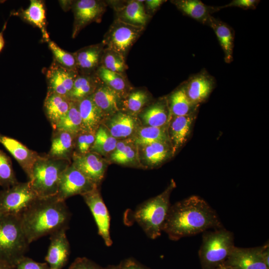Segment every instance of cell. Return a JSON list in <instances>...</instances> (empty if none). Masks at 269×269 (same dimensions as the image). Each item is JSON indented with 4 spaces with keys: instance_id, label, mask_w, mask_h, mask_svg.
<instances>
[{
    "instance_id": "d6986e66",
    "label": "cell",
    "mask_w": 269,
    "mask_h": 269,
    "mask_svg": "<svg viewBox=\"0 0 269 269\" xmlns=\"http://www.w3.org/2000/svg\"><path fill=\"white\" fill-rule=\"evenodd\" d=\"M195 118V114L170 118L167 125V133L173 156L187 141Z\"/></svg>"
},
{
    "instance_id": "ba28073f",
    "label": "cell",
    "mask_w": 269,
    "mask_h": 269,
    "mask_svg": "<svg viewBox=\"0 0 269 269\" xmlns=\"http://www.w3.org/2000/svg\"><path fill=\"white\" fill-rule=\"evenodd\" d=\"M144 27L125 22L116 18L105 35L102 43L125 59L132 45L142 34Z\"/></svg>"
},
{
    "instance_id": "74e56055",
    "label": "cell",
    "mask_w": 269,
    "mask_h": 269,
    "mask_svg": "<svg viewBox=\"0 0 269 269\" xmlns=\"http://www.w3.org/2000/svg\"><path fill=\"white\" fill-rule=\"evenodd\" d=\"M118 140L111 135L102 124L96 131L95 140L91 151L97 153L103 157L109 156L114 150Z\"/></svg>"
},
{
    "instance_id": "836d02e7",
    "label": "cell",
    "mask_w": 269,
    "mask_h": 269,
    "mask_svg": "<svg viewBox=\"0 0 269 269\" xmlns=\"http://www.w3.org/2000/svg\"><path fill=\"white\" fill-rule=\"evenodd\" d=\"M96 75L102 83L117 93L122 99L132 90L123 74L110 71L100 66Z\"/></svg>"
},
{
    "instance_id": "ffe728a7",
    "label": "cell",
    "mask_w": 269,
    "mask_h": 269,
    "mask_svg": "<svg viewBox=\"0 0 269 269\" xmlns=\"http://www.w3.org/2000/svg\"><path fill=\"white\" fill-rule=\"evenodd\" d=\"M184 87L190 101L199 106L209 97L215 87V81L213 77L203 71L190 78Z\"/></svg>"
},
{
    "instance_id": "d4e9b609",
    "label": "cell",
    "mask_w": 269,
    "mask_h": 269,
    "mask_svg": "<svg viewBox=\"0 0 269 269\" xmlns=\"http://www.w3.org/2000/svg\"><path fill=\"white\" fill-rule=\"evenodd\" d=\"M114 163L129 166L140 167L137 145L131 138L118 140L114 150L108 156Z\"/></svg>"
},
{
    "instance_id": "e575fe53",
    "label": "cell",
    "mask_w": 269,
    "mask_h": 269,
    "mask_svg": "<svg viewBox=\"0 0 269 269\" xmlns=\"http://www.w3.org/2000/svg\"><path fill=\"white\" fill-rule=\"evenodd\" d=\"M131 138L137 145L156 142L170 143L167 127H154L141 125Z\"/></svg>"
},
{
    "instance_id": "5b68a950",
    "label": "cell",
    "mask_w": 269,
    "mask_h": 269,
    "mask_svg": "<svg viewBox=\"0 0 269 269\" xmlns=\"http://www.w3.org/2000/svg\"><path fill=\"white\" fill-rule=\"evenodd\" d=\"M71 162L53 158L47 154H39L28 180L39 197L56 196L60 178Z\"/></svg>"
},
{
    "instance_id": "8d00e7d4",
    "label": "cell",
    "mask_w": 269,
    "mask_h": 269,
    "mask_svg": "<svg viewBox=\"0 0 269 269\" xmlns=\"http://www.w3.org/2000/svg\"><path fill=\"white\" fill-rule=\"evenodd\" d=\"M63 131L76 136L82 130V121L77 102H72L67 114L52 128Z\"/></svg>"
},
{
    "instance_id": "f907efd6",
    "label": "cell",
    "mask_w": 269,
    "mask_h": 269,
    "mask_svg": "<svg viewBox=\"0 0 269 269\" xmlns=\"http://www.w3.org/2000/svg\"><path fill=\"white\" fill-rule=\"evenodd\" d=\"M5 27H6V23L4 25L2 30L1 32H0V52L1 51L3 48L4 47V44H5V41H4L3 35V32L4 30L5 29Z\"/></svg>"
},
{
    "instance_id": "9a60e30c",
    "label": "cell",
    "mask_w": 269,
    "mask_h": 269,
    "mask_svg": "<svg viewBox=\"0 0 269 269\" xmlns=\"http://www.w3.org/2000/svg\"><path fill=\"white\" fill-rule=\"evenodd\" d=\"M263 246L244 248L234 247L224 264L235 269H269L262 256Z\"/></svg>"
},
{
    "instance_id": "681fc988",
    "label": "cell",
    "mask_w": 269,
    "mask_h": 269,
    "mask_svg": "<svg viewBox=\"0 0 269 269\" xmlns=\"http://www.w3.org/2000/svg\"><path fill=\"white\" fill-rule=\"evenodd\" d=\"M0 269H14V267L0 259Z\"/></svg>"
},
{
    "instance_id": "ac0fdd59",
    "label": "cell",
    "mask_w": 269,
    "mask_h": 269,
    "mask_svg": "<svg viewBox=\"0 0 269 269\" xmlns=\"http://www.w3.org/2000/svg\"><path fill=\"white\" fill-rule=\"evenodd\" d=\"M0 143L17 161L29 180L34 164L39 154L28 148L18 140L0 133Z\"/></svg>"
},
{
    "instance_id": "f1b7e54d",
    "label": "cell",
    "mask_w": 269,
    "mask_h": 269,
    "mask_svg": "<svg viewBox=\"0 0 269 269\" xmlns=\"http://www.w3.org/2000/svg\"><path fill=\"white\" fill-rule=\"evenodd\" d=\"M71 103L72 101L67 97L54 93H47L43 109L52 128L67 114Z\"/></svg>"
},
{
    "instance_id": "9c48e42d",
    "label": "cell",
    "mask_w": 269,
    "mask_h": 269,
    "mask_svg": "<svg viewBox=\"0 0 269 269\" xmlns=\"http://www.w3.org/2000/svg\"><path fill=\"white\" fill-rule=\"evenodd\" d=\"M99 187L93 183L71 163L63 173L59 183L56 197L62 201L81 196Z\"/></svg>"
},
{
    "instance_id": "1f68e13d",
    "label": "cell",
    "mask_w": 269,
    "mask_h": 269,
    "mask_svg": "<svg viewBox=\"0 0 269 269\" xmlns=\"http://www.w3.org/2000/svg\"><path fill=\"white\" fill-rule=\"evenodd\" d=\"M101 81L96 76L90 74L78 75L76 78L72 90L68 94V99L75 102L91 96Z\"/></svg>"
},
{
    "instance_id": "ab89813d",
    "label": "cell",
    "mask_w": 269,
    "mask_h": 269,
    "mask_svg": "<svg viewBox=\"0 0 269 269\" xmlns=\"http://www.w3.org/2000/svg\"><path fill=\"white\" fill-rule=\"evenodd\" d=\"M17 182L11 159L0 149V186L6 189Z\"/></svg>"
},
{
    "instance_id": "bcb514c9",
    "label": "cell",
    "mask_w": 269,
    "mask_h": 269,
    "mask_svg": "<svg viewBox=\"0 0 269 269\" xmlns=\"http://www.w3.org/2000/svg\"><path fill=\"white\" fill-rule=\"evenodd\" d=\"M121 269H147L134 259L128 258L120 263Z\"/></svg>"
},
{
    "instance_id": "e0dca14e",
    "label": "cell",
    "mask_w": 269,
    "mask_h": 269,
    "mask_svg": "<svg viewBox=\"0 0 269 269\" xmlns=\"http://www.w3.org/2000/svg\"><path fill=\"white\" fill-rule=\"evenodd\" d=\"M137 147L139 165L144 168L158 167L173 156L169 142H156Z\"/></svg>"
},
{
    "instance_id": "4fadbf2b",
    "label": "cell",
    "mask_w": 269,
    "mask_h": 269,
    "mask_svg": "<svg viewBox=\"0 0 269 269\" xmlns=\"http://www.w3.org/2000/svg\"><path fill=\"white\" fill-rule=\"evenodd\" d=\"M102 125L118 140L132 138L142 125L137 116L122 111L106 118Z\"/></svg>"
},
{
    "instance_id": "5bb4252c",
    "label": "cell",
    "mask_w": 269,
    "mask_h": 269,
    "mask_svg": "<svg viewBox=\"0 0 269 269\" xmlns=\"http://www.w3.org/2000/svg\"><path fill=\"white\" fill-rule=\"evenodd\" d=\"M78 75L77 71L65 68L54 60L46 73L47 93L67 97Z\"/></svg>"
},
{
    "instance_id": "7402d4cb",
    "label": "cell",
    "mask_w": 269,
    "mask_h": 269,
    "mask_svg": "<svg viewBox=\"0 0 269 269\" xmlns=\"http://www.w3.org/2000/svg\"><path fill=\"white\" fill-rule=\"evenodd\" d=\"M75 137L68 132L53 130L51 147L47 155L54 159L71 162Z\"/></svg>"
},
{
    "instance_id": "30bf717a",
    "label": "cell",
    "mask_w": 269,
    "mask_h": 269,
    "mask_svg": "<svg viewBox=\"0 0 269 269\" xmlns=\"http://www.w3.org/2000/svg\"><path fill=\"white\" fill-rule=\"evenodd\" d=\"M82 196L93 216L99 235L104 240L105 245L110 247L113 244L110 232V217L99 187L95 188Z\"/></svg>"
},
{
    "instance_id": "8992f818",
    "label": "cell",
    "mask_w": 269,
    "mask_h": 269,
    "mask_svg": "<svg viewBox=\"0 0 269 269\" xmlns=\"http://www.w3.org/2000/svg\"><path fill=\"white\" fill-rule=\"evenodd\" d=\"M234 247L233 233L224 227L204 232L198 251L202 269H216L224 264Z\"/></svg>"
},
{
    "instance_id": "f546056e",
    "label": "cell",
    "mask_w": 269,
    "mask_h": 269,
    "mask_svg": "<svg viewBox=\"0 0 269 269\" xmlns=\"http://www.w3.org/2000/svg\"><path fill=\"white\" fill-rule=\"evenodd\" d=\"M215 32L224 53L225 62L229 63L233 60L234 47V32L226 23L211 16L207 24Z\"/></svg>"
},
{
    "instance_id": "2e32d148",
    "label": "cell",
    "mask_w": 269,
    "mask_h": 269,
    "mask_svg": "<svg viewBox=\"0 0 269 269\" xmlns=\"http://www.w3.org/2000/svg\"><path fill=\"white\" fill-rule=\"evenodd\" d=\"M67 230L62 229L50 235V244L45 260L50 269H62L68 261L70 247Z\"/></svg>"
},
{
    "instance_id": "52a82bcc",
    "label": "cell",
    "mask_w": 269,
    "mask_h": 269,
    "mask_svg": "<svg viewBox=\"0 0 269 269\" xmlns=\"http://www.w3.org/2000/svg\"><path fill=\"white\" fill-rule=\"evenodd\" d=\"M29 182H18L0 191V214L20 215L38 198Z\"/></svg>"
},
{
    "instance_id": "816d5d0a",
    "label": "cell",
    "mask_w": 269,
    "mask_h": 269,
    "mask_svg": "<svg viewBox=\"0 0 269 269\" xmlns=\"http://www.w3.org/2000/svg\"><path fill=\"white\" fill-rule=\"evenodd\" d=\"M216 269H234L232 267H230L229 266H228L223 264L219 266Z\"/></svg>"
},
{
    "instance_id": "6da1fadb",
    "label": "cell",
    "mask_w": 269,
    "mask_h": 269,
    "mask_svg": "<svg viewBox=\"0 0 269 269\" xmlns=\"http://www.w3.org/2000/svg\"><path fill=\"white\" fill-rule=\"evenodd\" d=\"M223 227L216 211L201 197L193 195L171 205L163 232L170 240Z\"/></svg>"
},
{
    "instance_id": "7a4b0ae2",
    "label": "cell",
    "mask_w": 269,
    "mask_h": 269,
    "mask_svg": "<svg viewBox=\"0 0 269 269\" xmlns=\"http://www.w3.org/2000/svg\"><path fill=\"white\" fill-rule=\"evenodd\" d=\"M71 217L65 201L54 196L38 197L21 215V221L30 244L61 229H68Z\"/></svg>"
},
{
    "instance_id": "4316f807",
    "label": "cell",
    "mask_w": 269,
    "mask_h": 269,
    "mask_svg": "<svg viewBox=\"0 0 269 269\" xmlns=\"http://www.w3.org/2000/svg\"><path fill=\"white\" fill-rule=\"evenodd\" d=\"M105 47L103 43L85 47L74 54L77 68L84 74H90L93 70L98 68Z\"/></svg>"
},
{
    "instance_id": "f5cc1de1",
    "label": "cell",
    "mask_w": 269,
    "mask_h": 269,
    "mask_svg": "<svg viewBox=\"0 0 269 269\" xmlns=\"http://www.w3.org/2000/svg\"><path fill=\"white\" fill-rule=\"evenodd\" d=\"M105 269H121L120 264L117 265H110L105 268Z\"/></svg>"
},
{
    "instance_id": "f6af8a7d",
    "label": "cell",
    "mask_w": 269,
    "mask_h": 269,
    "mask_svg": "<svg viewBox=\"0 0 269 269\" xmlns=\"http://www.w3.org/2000/svg\"><path fill=\"white\" fill-rule=\"evenodd\" d=\"M259 2L257 0H234L227 5L218 6L220 9L227 7H238L244 9H255Z\"/></svg>"
},
{
    "instance_id": "cb8c5ba5",
    "label": "cell",
    "mask_w": 269,
    "mask_h": 269,
    "mask_svg": "<svg viewBox=\"0 0 269 269\" xmlns=\"http://www.w3.org/2000/svg\"><path fill=\"white\" fill-rule=\"evenodd\" d=\"M144 0H130L115 9L119 19L125 22L144 27L150 18L146 13Z\"/></svg>"
},
{
    "instance_id": "d6a6232c",
    "label": "cell",
    "mask_w": 269,
    "mask_h": 269,
    "mask_svg": "<svg viewBox=\"0 0 269 269\" xmlns=\"http://www.w3.org/2000/svg\"><path fill=\"white\" fill-rule=\"evenodd\" d=\"M25 21L39 28L43 37L49 41V35L46 28V16L44 4L42 0H31L29 6L19 13Z\"/></svg>"
},
{
    "instance_id": "603a6c76",
    "label": "cell",
    "mask_w": 269,
    "mask_h": 269,
    "mask_svg": "<svg viewBox=\"0 0 269 269\" xmlns=\"http://www.w3.org/2000/svg\"><path fill=\"white\" fill-rule=\"evenodd\" d=\"M138 118L143 126L167 127L170 120L167 99H161L144 108L139 113Z\"/></svg>"
},
{
    "instance_id": "ee69618b",
    "label": "cell",
    "mask_w": 269,
    "mask_h": 269,
    "mask_svg": "<svg viewBox=\"0 0 269 269\" xmlns=\"http://www.w3.org/2000/svg\"><path fill=\"white\" fill-rule=\"evenodd\" d=\"M68 269H105L92 260L86 257L77 258Z\"/></svg>"
},
{
    "instance_id": "8fae6325",
    "label": "cell",
    "mask_w": 269,
    "mask_h": 269,
    "mask_svg": "<svg viewBox=\"0 0 269 269\" xmlns=\"http://www.w3.org/2000/svg\"><path fill=\"white\" fill-rule=\"evenodd\" d=\"M108 162L102 156L92 151L84 154L74 152L71 161L76 169L98 187L104 178Z\"/></svg>"
},
{
    "instance_id": "83f0119b",
    "label": "cell",
    "mask_w": 269,
    "mask_h": 269,
    "mask_svg": "<svg viewBox=\"0 0 269 269\" xmlns=\"http://www.w3.org/2000/svg\"><path fill=\"white\" fill-rule=\"evenodd\" d=\"M172 2L184 14L206 25L211 14L219 10L218 6L207 5L199 0H178Z\"/></svg>"
},
{
    "instance_id": "b9f144b4",
    "label": "cell",
    "mask_w": 269,
    "mask_h": 269,
    "mask_svg": "<svg viewBox=\"0 0 269 269\" xmlns=\"http://www.w3.org/2000/svg\"><path fill=\"white\" fill-rule=\"evenodd\" d=\"M96 132L81 131L75 139L74 153L84 154L91 151L95 140Z\"/></svg>"
},
{
    "instance_id": "7dc6e473",
    "label": "cell",
    "mask_w": 269,
    "mask_h": 269,
    "mask_svg": "<svg viewBox=\"0 0 269 269\" xmlns=\"http://www.w3.org/2000/svg\"><path fill=\"white\" fill-rule=\"evenodd\" d=\"M144 1L147 10L154 12L166 1L162 0H147Z\"/></svg>"
},
{
    "instance_id": "7bdbcfd3",
    "label": "cell",
    "mask_w": 269,
    "mask_h": 269,
    "mask_svg": "<svg viewBox=\"0 0 269 269\" xmlns=\"http://www.w3.org/2000/svg\"><path fill=\"white\" fill-rule=\"evenodd\" d=\"M14 269H50V268L47 263L37 262L24 256L17 263Z\"/></svg>"
},
{
    "instance_id": "4dcf8cb0",
    "label": "cell",
    "mask_w": 269,
    "mask_h": 269,
    "mask_svg": "<svg viewBox=\"0 0 269 269\" xmlns=\"http://www.w3.org/2000/svg\"><path fill=\"white\" fill-rule=\"evenodd\" d=\"M170 119L171 117L195 114L198 105L193 104L188 97L184 85L174 91L167 100Z\"/></svg>"
},
{
    "instance_id": "277c9868",
    "label": "cell",
    "mask_w": 269,
    "mask_h": 269,
    "mask_svg": "<svg viewBox=\"0 0 269 269\" xmlns=\"http://www.w3.org/2000/svg\"><path fill=\"white\" fill-rule=\"evenodd\" d=\"M29 243L21 216L0 214V259L15 267L27 252Z\"/></svg>"
},
{
    "instance_id": "44dd1931",
    "label": "cell",
    "mask_w": 269,
    "mask_h": 269,
    "mask_svg": "<svg viewBox=\"0 0 269 269\" xmlns=\"http://www.w3.org/2000/svg\"><path fill=\"white\" fill-rule=\"evenodd\" d=\"M91 97L105 119L121 111L122 98L115 91L102 82Z\"/></svg>"
},
{
    "instance_id": "60d3db41",
    "label": "cell",
    "mask_w": 269,
    "mask_h": 269,
    "mask_svg": "<svg viewBox=\"0 0 269 269\" xmlns=\"http://www.w3.org/2000/svg\"><path fill=\"white\" fill-rule=\"evenodd\" d=\"M48 46L53 53L54 60L62 66L77 71L76 59L74 54L69 53L58 46L54 41L49 40Z\"/></svg>"
},
{
    "instance_id": "484cf974",
    "label": "cell",
    "mask_w": 269,
    "mask_h": 269,
    "mask_svg": "<svg viewBox=\"0 0 269 269\" xmlns=\"http://www.w3.org/2000/svg\"><path fill=\"white\" fill-rule=\"evenodd\" d=\"M82 121V130L96 132L105 118L94 103L91 96L77 102Z\"/></svg>"
},
{
    "instance_id": "d590c367",
    "label": "cell",
    "mask_w": 269,
    "mask_h": 269,
    "mask_svg": "<svg viewBox=\"0 0 269 269\" xmlns=\"http://www.w3.org/2000/svg\"><path fill=\"white\" fill-rule=\"evenodd\" d=\"M150 98L149 94L146 90H131L122 99L121 111L137 116L149 102Z\"/></svg>"
},
{
    "instance_id": "f35d334b",
    "label": "cell",
    "mask_w": 269,
    "mask_h": 269,
    "mask_svg": "<svg viewBox=\"0 0 269 269\" xmlns=\"http://www.w3.org/2000/svg\"><path fill=\"white\" fill-rule=\"evenodd\" d=\"M101 65L106 69L124 74L128 69L125 58L117 52L105 47L101 60Z\"/></svg>"
},
{
    "instance_id": "c3c4849f",
    "label": "cell",
    "mask_w": 269,
    "mask_h": 269,
    "mask_svg": "<svg viewBox=\"0 0 269 269\" xmlns=\"http://www.w3.org/2000/svg\"><path fill=\"white\" fill-rule=\"evenodd\" d=\"M262 256L266 265L269 269V246L268 242L263 245Z\"/></svg>"
},
{
    "instance_id": "3957f363",
    "label": "cell",
    "mask_w": 269,
    "mask_h": 269,
    "mask_svg": "<svg viewBox=\"0 0 269 269\" xmlns=\"http://www.w3.org/2000/svg\"><path fill=\"white\" fill-rule=\"evenodd\" d=\"M175 187L172 180L164 191L140 204L131 214L132 221L137 223L151 239L158 238L163 232L171 206L170 195Z\"/></svg>"
},
{
    "instance_id": "7c38bea8",
    "label": "cell",
    "mask_w": 269,
    "mask_h": 269,
    "mask_svg": "<svg viewBox=\"0 0 269 269\" xmlns=\"http://www.w3.org/2000/svg\"><path fill=\"white\" fill-rule=\"evenodd\" d=\"M74 13L72 37L92 22H99L106 10V3L100 0H79L72 5Z\"/></svg>"
}]
</instances>
